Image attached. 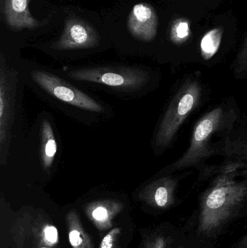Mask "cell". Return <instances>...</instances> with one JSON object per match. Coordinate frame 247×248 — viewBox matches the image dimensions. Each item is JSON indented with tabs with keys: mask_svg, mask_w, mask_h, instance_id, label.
Wrapping results in <instances>:
<instances>
[{
	"mask_svg": "<svg viewBox=\"0 0 247 248\" xmlns=\"http://www.w3.org/2000/svg\"><path fill=\"white\" fill-rule=\"evenodd\" d=\"M208 170L217 176L201 200L199 230L204 234L219 230L247 200V166L226 160Z\"/></svg>",
	"mask_w": 247,
	"mask_h": 248,
	"instance_id": "1",
	"label": "cell"
},
{
	"mask_svg": "<svg viewBox=\"0 0 247 248\" xmlns=\"http://www.w3.org/2000/svg\"><path fill=\"white\" fill-rule=\"evenodd\" d=\"M237 119L236 108L225 103L204 114L194 125L188 150L164 173L198 167L209 157L218 154L217 144L213 141L218 136H224L233 131Z\"/></svg>",
	"mask_w": 247,
	"mask_h": 248,
	"instance_id": "2",
	"label": "cell"
},
{
	"mask_svg": "<svg viewBox=\"0 0 247 248\" xmlns=\"http://www.w3.org/2000/svg\"><path fill=\"white\" fill-rule=\"evenodd\" d=\"M203 87L199 80L189 78L180 86L161 119L155 137V148L165 151L170 147L186 119L201 101Z\"/></svg>",
	"mask_w": 247,
	"mask_h": 248,
	"instance_id": "3",
	"label": "cell"
},
{
	"mask_svg": "<svg viewBox=\"0 0 247 248\" xmlns=\"http://www.w3.org/2000/svg\"><path fill=\"white\" fill-rule=\"evenodd\" d=\"M68 76L75 81L95 83L126 90L142 88L149 79L147 73L143 70L123 67L81 68L69 71Z\"/></svg>",
	"mask_w": 247,
	"mask_h": 248,
	"instance_id": "4",
	"label": "cell"
},
{
	"mask_svg": "<svg viewBox=\"0 0 247 248\" xmlns=\"http://www.w3.org/2000/svg\"><path fill=\"white\" fill-rule=\"evenodd\" d=\"M17 73L7 67L1 55L0 65V159L1 164L7 163L14 124L17 93Z\"/></svg>",
	"mask_w": 247,
	"mask_h": 248,
	"instance_id": "5",
	"label": "cell"
},
{
	"mask_svg": "<svg viewBox=\"0 0 247 248\" xmlns=\"http://www.w3.org/2000/svg\"><path fill=\"white\" fill-rule=\"evenodd\" d=\"M33 81L58 100L87 111L100 113L103 107L92 97L71 86L59 77L42 70L32 71Z\"/></svg>",
	"mask_w": 247,
	"mask_h": 248,
	"instance_id": "6",
	"label": "cell"
},
{
	"mask_svg": "<svg viewBox=\"0 0 247 248\" xmlns=\"http://www.w3.org/2000/svg\"><path fill=\"white\" fill-rule=\"evenodd\" d=\"M100 42V34L89 22L71 16L65 20L62 34L52 48L59 51L89 49L98 46Z\"/></svg>",
	"mask_w": 247,
	"mask_h": 248,
	"instance_id": "7",
	"label": "cell"
},
{
	"mask_svg": "<svg viewBox=\"0 0 247 248\" xmlns=\"http://www.w3.org/2000/svg\"><path fill=\"white\" fill-rule=\"evenodd\" d=\"M127 28L131 35L138 40H153L158 28V17L155 8L147 3L135 4L128 17Z\"/></svg>",
	"mask_w": 247,
	"mask_h": 248,
	"instance_id": "8",
	"label": "cell"
},
{
	"mask_svg": "<svg viewBox=\"0 0 247 248\" xmlns=\"http://www.w3.org/2000/svg\"><path fill=\"white\" fill-rule=\"evenodd\" d=\"M30 0H4L3 14L6 23L15 31L36 29L44 24L35 18L29 9Z\"/></svg>",
	"mask_w": 247,
	"mask_h": 248,
	"instance_id": "9",
	"label": "cell"
},
{
	"mask_svg": "<svg viewBox=\"0 0 247 248\" xmlns=\"http://www.w3.org/2000/svg\"><path fill=\"white\" fill-rule=\"evenodd\" d=\"M177 180L172 176H164L148 185L141 192L145 201L159 208H165L172 203Z\"/></svg>",
	"mask_w": 247,
	"mask_h": 248,
	"instance_id": "10",
	"label": "cell"
},
{
	"mask_svg": "<svg viewBox=\"0 0 247 248\" xmlns=\"http://www.w3.org/2000/svg\"><path fill=\"white\" fill-rule=\"evenodd\" d=\"M40 130L41 162L44 170L46 172H49L53 166L58 153V144L53 128L49 121L46 119L42 121Z\"/></svg>",
	"mask_w": 247,
	"mask_h": 248,
	"instance_id": "11",
	"label": "cell"
},
{
	"mask_svg": "<svg viewBox=\"0 0 247 248\" xmlns=\"http://www.w3.org/2000/svg\"><path fill=\"white\" fill-rule=\"evenodd\" d=\"M223 29L215 28L209 31L203 36L201 42V49L206 57H210L218 49L223 36Z\"/></svg>",
	"mask_w": 247,
	"mask_h": 248,
	"instance_id": "12",
	"label": "cell"
},
{
	"mask_svg": "<svg viewBox=\"0 0 247 248\" xmlns=\"http://www.w3.org/2000/svg\"><path fill=\"white\" fill-rule=\"evenodd\" d=\"M190 24L184 18L175 20L171 29V39L175 44H181L188 39L190 36Z\"/></svg>",
	"mask_w": 247,
	"mask_h": 248,
	"instance_id": "13",
	"label": "cell"
},
{
	"mask_svg": "<svg viewBox=\"0 0 247 248\" xmlns=\"http://www.w3.org/2000/svg\"><path fill=\"white\" fill-rule=\"evenodd\" d=\"M233 69L238 78L247 77V33L235 58Z\"/></svg>",
	"mask_w": 247,
	"mask_h": 248,
	"instance_id": "14",
	"label": "cell"
},
{
	"mask_svg": "<svg viewBox=\"0 0 247 248\" xmlns=\"http://www.w3.org/2000/svg\"><path fill=\"white\" fill-rule=\"evenodd\" d=\"M69 240L71 246L73 248H87V244L85 243L87 238L79 227H71L69 232Z\"/></svg>",
	"mask_w": 247,
	"mask_h": 248,
	"instance_id": "15",
	"label": "cell"
},
{
	"mask_svg": "<svg viewBox=\"0 0 247 248\" xmlns=\"http://www.w3.org/2000/svg\"><path fill=\"white\" fill-rule=\"evenodd\" d=\"M44 237L49 244H56L58 241V232L56 227L52 225L45 227Z\"/></svg>",
	"mask_w": 247,
	"mask_h": 248,
	"instance_id": "16",
	"label": "cell"
},
{
	"mask_svg": "<svg viewBox=\"0 0 247 248\" xmlns=\"http://www.w3.org/2000/svg\"><path fill=\"white\" fill-rule=\"evenodd\" d=\"M91 216H92L93 218L96 221H104V220L107 219L109 216L107 207L104 206V205H103V204L97 205L93 210Z\"/></svg>",
	"mask_w": 247,
	"mask_h": 248,
	"instance_id": "17",
	"label": "cell"
},
{
	"mask_svg": "<svg viewBox=\"0 0 247 248\" xmlns=\"http://www.w3.org/2000/svg\"><path fill=\"white\" fill-rule=\"evenodd\" d=\"M118 232V229H115L111 232L107 234V235L103 238L100 248H113V243H114L115 234Z\"/></svg>",
	"mask_w": 247,
	"mask_h": 248,
	"instance_id": "18",
	"label": "cell"
},
{
	"mask_svg": "<svg viewBox=\"0 0 247 248\" xmlns=\"http://www.w3.org/2000/svg\"><path fill=\"white\" fill-rule=\"evenodd\" d=\"M155 248H165V243L163 239H159L157 240Z\"/></svg>",
	"mask_w": 247,
	"mask_h": 248,
	"instance_id": "19",
	"label": "cell"
},
{
	"mask_svg": "<svg viewBox=\"0 0 247 248\" xmlns=\"http://www.w3.org/2000/svg\"><path fill=\"white\" fill-rule=\"evenodd\" d=\"M237 248H247V234L244 238L241 240L240 243H239Z\"/></svg>",
	"mask_w": 247,
	"mask_h": 248,
	"instance_id": "20",
	"label": "cell"
},
{
	"mask_svg": "<svg viewBox=\"0 0 247 248\" xmlns=\"http://www.w3.org/2000/svg\"></svg>",
	"mask_w": 247,
	"mask_h": 248,
	"instance_id": "21",
	"label": "cell"
}]
</instances>
